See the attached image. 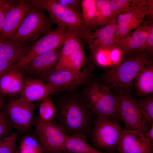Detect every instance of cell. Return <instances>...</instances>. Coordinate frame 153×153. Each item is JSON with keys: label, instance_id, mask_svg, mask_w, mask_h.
<instances>
[{"label": "cell", "instance_id": "6da1fadb", "mask_svg": "<svg viewBox=\"0 0 153 153\" xmlns=\"http://www.w3.org/2000/svg\"><path fill=\"white\" fill-rule=\"evenodd\" d=\"M55 121L67 135H90L95 117L89 111L81 95L62 96L56 104Z\"/></svg>", "mask_w": 153, "mask_h": 153}, {"label": "cell", "instance_id": "7a4b0ae2", "mask_svg": "<svg viewBox=\"0 0 153 153\" xmlns=\"http://www.w3.org/2000/svg\"><path fill=\"white\" fill-rule=\"evenodd\" d=\"M152 62L153 57L146 52L133 56L124 57L116 66L105 70L99 82L115 94L129 93L138 73Z\"/></svg>", "mask_w": 153, "mask_h": 153}, {"label": "cell", "instance_id": "3957f363", "mask_svg": "<svg viewBox=\"0 0 153 153\" xmlns=\"http://www.w3.org/2000/svg\"><path fill=\"white\" fill-rule=\"evenodd\" d=\"M54 24L44 10L32 3L19 28L9 40L17 46H26L52 29Z\"/></svg>", "mask_w": 153, "mask_h": 153}, {"label": "cell", "instance_id": "277c9868", "mask_svg": "<svg viewBox=\"0 0 153 153\" xmlns=\"http://www.w3.org/2000/svg\"><path fill=\"white\" fill-rule=\"evenodd\" d=\"M32 3L44 10L54 24L63 27L88 44L92 33L85 25L82 16L59 3L56 0H32Z\"/></svg>", "mask_w": 153, "mask_h": 153}, {"label": "cell", "instance_id": "5b68a950", "mask_svg": "<svg viewBox=\"0 0 153 153\" xmlns=\"http://www.w3.org/2000/svg\"><path fill=\"white\" fill-rule=\"evenodd\" d=\"M84 84L81 95L90 112L95 118L104 116L120 121L116 110L115 94L92 78Z\"/></svg>", "mask_w": 153, "mask_h": 153}, {"label": "cell", "instance_id": "8992f818", "mask_svg": "<svg viewBox=\"0 0 153 153\" xmlns=\"http://www.w3.org/2000/svg\"><path fill=\"white\" fill-rule=\"evenodd\" d=\"M119 122L107 117H96L90 134L93 145L106 153H114L124 130Z\"/></svg>", "mask_w": 153, "mask_h": 153}, {"label": "cell", "instance_id": "52a82bcc", "mask_svg": "<svg viewBox=\"0 0 153 153\" xmlns=\"http://www.w3.org/2000/svg\"><path fill=\"white\" fill-rule=\"evenodd\" d=\"M115 94L117 111L120 120L123 123V130L137 131L144 136L150 126L141 110L137 99L129 93Z\"/></svg>", "mask_w": 153, "mask_h": 153}, {"label": "cell", "instance_id": "ba28073f", "mask_svg": "<svg viewBox=\"0 0 153 153\" xmlns=\"http://www.w3.org/2000/svg\"><path fill=\"white\" fill-rule=\"evenodd\" d=\"M70 32L65 28L57 26L34 42L27 52L8 70L18 69L36 57L62 47Z\"/></svg>", "mask_w": 153, "mask_h": 153}, {"label": "cell", "instance_id": "9c48e42d", "mask_svg": "<svg viewBox=\"0 0 153 153\" xmlns=\"http://www.w3.org/2000/svg\"><path fill=\"white\" fill-rule=\"evenodd\" d=\"M36 136L43 153H61L64 151L67 135L55 121L44 122L39 118L35 120Z\"/></svg>", "mask_w": 153, "mask_h": 153}, {"label": "cell", "instance_id": "30bf717a", "mask_svg": "<svg viewBox=\"0 0 153 153\" xmlns=\"http://www.w3.org/2000/svg\"><path fill=\"white\" fill-rule=\"evenodd\" d=\"M35 105L20 97H12L4 105L5 112L12 126L18 132L23 133L31 127Z\"/></svg>", "mask_w": 153, "mask_h": 153}, {"label": "cell", "instance_id": "8fae6325", "mask_svg": "<svg viewBox=\"0 0 153 153\" xmlns=\"http://www.w3.org/2000/svg\"><path fill=\"white\" fill-rule=\"evenodd\" d=\"M153 1L144 0L140 5L126 13L117 16L118 29L116 42L130 35L143 23L146 16H153Z\"/></svg>", "mask_w": 153, "mask_h": 153}, {"label": "cell", "instance_id": "7c38bea8", "mask_svg": "<svg viewBox=\"0 0 153 153\" xmlns=\"http://www.w3.org/2000/svg\"><path fill=\"white\" fill-rule=\"evenodd\" d=\"M31 4V0H11L0 33V42L9 40L14 34Z\"/></svg>", "mask_w": 153, "mask_h": 153}, {"label": "cell", "instance_id": "4fadbf2b", "mask_svg": "<svg viewBox=\"0 0 153 153\" xmlns=\"http://www.w3.org/2000/svg\"><path fill=\"white\" fill-rule=\"evenodd\" d=\"M152 22L143 23L131 34L117 41L113 46L119 49L124 57L133 56L146 52V41Z\"/></svg>", "mask_w": 153, "mask_h": 153}, {"label": "cell", "instance_id": "5bb4252c", "mask_svg": "<svg viewBox=\"0 0 153 153\" xmlns=\"http://www.w3.org/2000/svg\"><path fill=\"white\" fill-rule=\"evenodd\" d=\"M55 67L43 74L39 78L48 84L55 93L72 92L84 82L70 71Z\"/></svg>", "mask_w": 153, "mask_h": 153}, {"label": "cell", "instance_id": "9a60e30c", "mask_svg": "<svg viewBox=\"0 0 153 153\" xmlns=\"http://www.w3.org/2000/svg\"><path fill=\"white\" fill-rule=\"evenodd\" d=\"M117 150L118 153H153V144L139 132L123 130Z\"/></svg>", "mask_w": 153, "mask_h": 153}, {"label": "cell", "instance_id": "2e32d148", "mask_svg": "<svg viewBox=\"0 0 153 153\" xmlns=\"http://www.w3.org/2000/svg\"><path fill=\"white\" fill-rule=\"evenodd\" d=\"M117 29V16H114L108 24L92 32L88 43L90 51L111 48L115 42Z\"/></svg>", "mask_w": 153, "mask_h": 153}, {"label": "cell", "instance_id": "e0dca14e", "mask_svg": "<svg viewBox=\"0 0 153 153\" xmlns=\"http://www.w3.org/2000/svg\"><path fill=\"white\" fill-rule=\"evenodd\" d=\"M62 47L39 56L30 62L18 69L24 73L40 77L43 74L55 67L59 60Z\"/></svg>", "mask_w": 153, "mask_h": 153}, {"label": "cell", "instance_id": "ac0fdd59", "mask_svg": "<svg viewBox=\"0 0 153 153\" xmlns=\"http://www.w3.org/2000/svg\"><path fill=\"white\" fill-rule=\"evenodd\" d=\"M55 93L50 87L41 79L27 76L24 78L20 97L33 102L41 101Z\"/></svg>", "mask_w": 153, "mask_h": 153}, {"label": "cell", "instance_id": "d6986e66", "mask_svg": "<svg viewBox=\"0 0 153 153\" xmlns=\"http://www.w3.org/2000/svg\"><path fill=\"white\" fill-rule=\"evenodd\" d=\"M24 74L19 69L11 70L0 77V96H14L20 94L23 85Z\"/></svg>", "mask_w": 153, "mask_h": 153}, {"label": "cell", "instance_id": "ffe728a7", "mask_svg": "<svg viewBox=\"0 0 153 153\" xmlns=\"http://www.w3.org/2000/svg\"><path fill=\"white\" fill-rule=\"evenodd\" d=\"M137 95L143 97L153 95V62L144 67L138 73L133 83Z\"/></svg>", "mask_w": 153, "mask_h": 153}, {"label": "cell", "instance_id": "44dd1931", "mask_svg": "<svg viewBox=\"0 0 153 153\" xmlns=\"http://www.w3.org/2000/svg\"><path fill=\"white\" fill-rule=\"evenodd\" d=\"M64 151L70 153H106L91 146L86 136L79 134L67 135Z\"/></svg>", "mask_w": 153, "mask_h": 153}, {"label": "cell", "instance_id": "7402d4cb", "mask_svg": "<svg viewBox=\"0 0 153 153\" xmlns=\"http://www.w3.org/2000/svg\"><path fill=\"white\" fill-rule=\"evenodd\" d=\"M85 44L80 38L70 32L62 47L60 56L55 68H61L71 55L75 51L83 48Z\"/></svg>", "mask_w": 153, "mask_h": 153}, {"label": "cell", "instance_id": "603a6c76", "mask_svg": "<svg viewBox=\"0 0 153 153\" xmlns=\"http://www.w3.org/2000/svg\"><path fill=\"white\" fill-rule=\"evenodd\" d=\"M33 43L25 46L18 47L9 40L0 42V59L13 61L16 63L27 52Z\"/></svg>", "mask_w": 153, "mask_h": 153}, {"label": "cell", "instance_id": "cb8c5ba5", "mask_svg": "<svg viewBox=\"0 0 153 153\" xmlns=\"http://www.w3.org/2000/svg\"><path fill=\"white\" fill-rule=\"evenodd\" d=\"M96 0H82V17L85 25L91 31L97 29L96 26L98 15Z\"/></svg>", "mask_w": 153, "mask_h": 153}, {"label": "cell", "instance_id": "d4e9b609", "mask_svg": "<svg viewBox=\"0 0 153 153\" xmlns=\"http://www.w3.org/2000/svg\"><path fill=\"white\" fill-rule=\"evenodd\" d=\"M97 16L96 26L98 29L108 24L113 17L110 0H96Z\"/></svg>", "mask_w": 153, "mask_h": 153}, {"label": "cell", "instance_id": "484cf974", "mask_svg": "<svg viewBox=\"0 0 153 153\" xmlns=\"http://www.w3.org/2000/svg\"><path fill=\"white\" fill-rule=\"evenodd\" d=\"M144 0H111L110 4L113 16L127 12L141 4Z\"/></svg>", "mask_w": 153, "mask_h": 153}, {"label": "cell", "instance_id": "4316f807", "mask_svg": "<svg viewBox=\"0 0 153 153\" xmlns=\"http://www.w3.org/2000/svg\"><path fill=\"white\" fill-rule=\"evenodd\" d=\"M41 101L39 108V118L45 122L53 121L56 114L54 103L49 97Z\"/></svg>", "mask_w": 153, "mask_h": 153}, {"label": "cell", "instance_id": "83f0119b", "mask_svg": "<svg viewBox=\"0 0 153 153\" xmlns=\"http://www.w3.org/2000/svg\"><path fill=\"white\" fill-rule=\"evenodd\" d=\"M15 153H43L41 147L36 139L31 135H27L22 139Z\"/></svg>", "mask_w": 153, "mask_h": 153}, {"label": "cell", "instance_id": "f1b7e54d", "mask_svg": "<svg viewBox=\"0 0 153 153\" xmlns=\"http://www.w3.org/2000/svg\"><path fill=\"white\" fill-rule=\"evenodd\" d=\"M141 110L148 125L153 124V95L137 100Z\"/></svg>", "mask_w": 153, "mask_h": 153}, {"label": "cell", "instance_id": "f546056e", "mask_svg": "<svg viewBox=\"0 0 153 153\" xmlns=\"http://www.w3.org/2000/svg\"><path fill=\"white\" fill-rule=\"evenodd\" d=\"M18 135L17 131L0 140V153H15Z\"/></svg>", "mask_w": 153, "mask_h": 153}, {"label": "cell", "instance_id": "4dcf8cb0", "mask_svg": "<svg viewBox=\"0 0 153 153\" xmlns=\"http://www.w3.org/2000/svg\"><path fill=\"white\" fill-rule=\"evenodd\" d=\"M12 126L7 113L3 109L0 111V138L6 136Z\"/></svg>", "mask_w": 153, "mask_h": 153}, {"label": "cell", "instance_id": "1f68e13d", "mask_svg": "<svg viewBox=\"0 0 153 153\" xmlns=\"http://www.w3.org/2000/svg\"><path fill=\"white\" fill-rule=\"evenodd\" d=\"M59 3L75 11L82 16V0H56Z\"/></svg>", "mask_w": 153, "mask_h": 153}, {"label": "cell", "instance_id": "d6a6232c", "mask_svg": "<svg viewBox=\"0 0 153 153\" xmlns=\"http://www.w3.org/2000/svg\"><path fill=\"white\" fill-rule=\"evenodd\" d=\"M146 52L151 56H153V23L150 26L146 44Z\"/></svg>", "mask_w": 153, "mask_h": 153}, {"label": "cell", "instance_id": "836d02e7", "mask_svg": "<svg viewBox=\"0 0 153 153\" xmlns=\"http://www.w3.org/2000/svg\"><path fill=\"white\" fill-rule=\"evenodd\" d=\"M15 63L13 61L0 59V77L6 72L8 69Z\"/></svg>", "mask_w": 153, "mask_h": 153}, {"label": "cell", "instance_id": "e575fe53", "mask_svg": "<svg viewBox=\"0 0 153 153\" xmlns=\"http://www.w3.org/2000/svg\"><path fill=\"white\" fill-rule=\"evenodd\" d=\"M11 0H8L0 6V33L1 31L5 16L9 5Z\"/></svg>", "mask_w": 153, "mask_h": 153}, {"label": "cell", "instance_id": "d590c367", "mask_svg": "<svg viewBox=\"0 0 153 153\" xmlns=\"http://www.w3.org/2000/svg\"><path fill=\"white\" fill-rule=\"evenodd\" d=\"M146 139L149 142L153 144V124L144 136Z\"/></svg>", "mask_w": 153, "mask_h": 153}, {"label": "cell", "instance_id": "8d00e7d4", "mask_svg": "<svg viewBox=\"0 0 153 153\" xmlns=\"http://www.w3.org/2000/svg\"><path fill=\"white\" fill-rule=\"evenodd\" d=\"M5 101V99L4 97L0 96V111L3 109Z\"/></svg>", "mask_w": 153, "mask_h": 153}, {"label": "cell", "instance_id": "74e56055", "mask_svg": "<svg viewBox=\"0 0 153 153\" xmlns=\"http://www.w3.org/2000/svg\"><path fill=\"white\" fill-rule=\"evenodd\" d=\"M8 1L7 0H0V6L8 2Z\"/></svg>", "mask_w": 153, "mask_h": 153}, {"label": "cell", "instance_id": "f35d334b", "mask_svg": "<svg viewBox=\"0 0 153 153\" xmlns=\"http://www.w3.org/2000/svg\"><path fill=\"white\" fill-rule=\"evenodd\" d=\"M61 153H70L67 152H65V151H64L63 152H61Z\"/></svg>", "mask_w": 153, "mask_h": 153}]
</instances>
